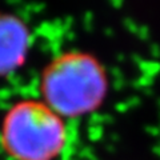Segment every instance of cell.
I'll use <instances>...</instances> for the list:
<instances>
[{
	"label": "cell",
	"mask_w": 160,
	"mask_h": 160,
	"mask_svg": "<svg viewBox=\"0 0 160 160\" xmlns=\"http://www.w3.org/2000/svg\"><path fill=\"white\" fill-rule=\"evenodd\" d=\"M109 80L104 64L86 51H67L43 68L39 80L40 100L66 120L95 113L108 96Z\"/></svg>",
	"instance_id": "1"
},
{
	"label": "cell",
	"mask_w": 160,
	"mask_h": 160,
	"mask_svg": "<svg viewBox=\"0 0 160 160\" xmlns=\"http://www.w3.org/2000/svg\"><path fill=\"white\" fill-rule=\"evenodd\" d=\"M68 144V120L40 99L18 100L2 119L0 149L9 160H59Z\"/></svg>",
	"instance_id": "2"
},
{
	"label": "cell",
	"mask_w": 160,
	"mask_h": 160,
	"mask_svg": "<svg viewBox=\"0 0 160 160\" xmlns=\"http://www.w3.org/2000/svg\"><path fill=\"white\" fill-rule=\"evenodd\" d=\"M32 32L22 18L0 12V78L9 76L27 62Z\"/></svg>",
	"instance_id": "3"
}]
</instances>
